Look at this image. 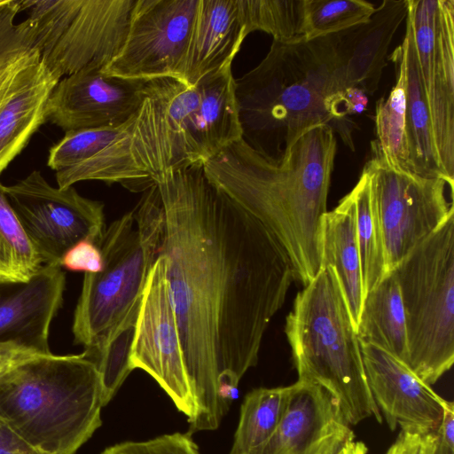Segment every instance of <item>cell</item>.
Wrapping results in <instances>:
<instances>
[{
    "mask_svg": "<svg viewBox=\"0 0 454 454\" xmlns=\"http://www.w3.org/2000/svg\"><path fill=\"white\" fill-rule=\"evenodd\" d=\"M156 185L165 213L159 254L195 403L192 434L220 426L296 278L275 236L202 163L170 170Z\"/></svg>",
    "mask_w": 454,
    "mask_h": 454,
    "instance_id": "6da1fadb",
    "label": "cell"
},
{
    "mask_svg": "<svg viewBox=\"0 0 454 454\" xmlns=\"http://www.w3.org/2000/svg\"><path fill=\"white\" fill-rule=\"evenodd\" d=\"M336 148L334 130L323 124L300 137L280 162L240 139L203 164L207 178L275 236L303 286L322 268V225Z\"/></svg>",
    "mask_w": 454,
    "mask_h": 454,
    "instance_id": "7a4b0ae2",
    "label": "cell"
},
{
    "mask_svg": "<svg viewBox=\"0 0 454 454\" xmlns=\"http://www.w3.org/2000/svg\"><path fill=\"white\" fill-rule=\"evenodd\" d=\"M348 56L341 32L273 40L264 59L234 79L241 140L264 159L280 162L304 133L331 126L326 99L349 87Z\"/></svg>",
    "mask_w": 454,
    "mask_h": 454,
    "instance_id": "3957f363",
    "label": "cell"
},
{
    "mask_svg": "<svg viewBox=\"0 0 454 454\" xmlns=\"http://www.w3.org/2000/svg\"><path fill=\"white\" fill-rule=\"evenodd\" d=\"M102 407L85 351L33 359L0 379V421L40 454H74L101 426Z\"/></svg>",
    "mask_w": 454,
    "mask_h": 454,
    "instance_id": "277c9868",
    "label": "cell"
},
{
    "mask_svg": "<svg viewBox=\"0 0 454 454\" xmlns=\"http://www.w3.org/2000/svg\"><path fill=\"white\" fill-rule=\"evenodd\" d=\"M285 333L298 380L328 391L349 426L371 417L382 422L366 380L356 330L332 267L323 266L297 294Z\"/></svg>",
    "mask_w": 454,
    "mask_h": 454,
    "instance_id": "5b68a950",
    "label": "cell"
},
{
    "mask_svg": "<svg viewBox=\"0 0 454 454\" xmlns=\"http://www.w3.org/2000/svg\"><path fill=\"white\" fill-rule=\"evenodd\" d=\"M164 232L165 213L156 184L144 192L134 209L106 229L98 247L103 270L84 274L74 312V342L87 353L94 351L142 298Z\"/></svg>",
    "mask_w": 454,
    "mask_h": 454,
    "instance_id": "8992f818",
    "label": "cell"
},
{
    "mask_svg": "<svg viewBox=\"0 0 454 454\" xmlns=\"http://www.w3.org/2000/svg\"><path fill=\"white\" fill-rule=\"evenodd\" d=\"M392 270L405 312L407 366L430 386L454 362V210Z\"/></svg>",
    "mask_w": 454,
    "mask_h": 454,
    "instance_id": "52a82bcc",
    "label": "cell"
},
{
    "mask_svg": "<svg viewBox=\"0 0 454 454\" xmlns=\"http://www.w3.org/2000/svg\"><path fill=\"white\" fill-rule=\"evenodd\" d=\"M137 0H21L42 59L58 78L104 69L126 37Z\"/></svg>",
    "mask_w": 454,
    "mask_h": 454,
    "instance_id": "ba28073f",
    "label": "cell"
},
{
    "mask_svg": "<svg viewBox=\"0 0 454 454\" xmlns=\"http://www.w3.org/2000/svg\"><path fill=\"white\" fill-rule=\"evenodd\" d=\"M20 2L0 7V175L46 121L59 81L42 59L34 24L15 22Z\"/></svg>",
    "mask_w": 454,
    "mask_h": 454,
    "instance_id": "9c48e42d",
    "label": "cell"
},
{
    "mask_svg": "<svg viewBox=\"0 0 454 454\" xmlns=\"http://www.w3.org/2000/svg\"><path fill=\"white\" fill-rule=\"evenodd\" d=\"M371 145L372 158L364 167L371 177L389 272L444 222L454 206L446 198V187H450L446 180L395 168L375 140Z\"/></svg>",
    "mask_w": 454,
    "mask_h": 454,
    "instance_id": "30bf717a",
    "label": "cell"
},
{
    "mask_svg": "<svg viewBox=\"0 0 454 454\" xmlns=\"http://www.w3.org/2000/svg\"><path fill=\"white\" fill-rule=\"evenodd\" d=\"M4 191L43 265L60 267L66 252L81 240L99 247L106 231L102 202L73 186L54 187L38 170Z\"/></svg>",
    "mask_w": 454,
    "mask_h": 454,
    "instance_id": "8fae6325",
    "label": "cell"
},
{
    "mask_svg": "<svg viewBox=\"0 0 454 454\" xmlns=\"http://www.w3.org/2000/svg\"><path fill=\"white\" fill-rule=\"evenodd\" d=\"M440 167L454 183V0H407Z\"/></svg>",
    "mask_w": 454,
    "mask_h": 454,
    "instance_id": "7c38bea8",
    "label": "cell"
},
{
    "mask_svg": "<svg viewBox=\"0 0 454 454\" xmlns=\"http://www.w3.org/2000/svg\"><path fill=\"white\" fill-rule=\"evenodd\" d=\"M200 0H137L121 48L103 72L182 82Z\"/></svg>",
    "mask_w": 454,
    "mask_h": 454,
    "instance_id": "4fadbf2b",
    "label": "cell"
},
{
    "mask_svg": "<svg viewBox=\"0 0 454 454\" xmlns=\"http://www.w3.org/2000/svg\"><path fill=\"white\" fill-rule=\"evenodd\" d=\"M131 366L147 372L191 421L195 414L166 276V260L159 254L143 291L136 321Z\"/></svg>",
    "mask_w": 454,
    "mask_h": 454,
    "instance_id": "5bb4252c",
    "label": "cell"
},
{
    "mask_svg": "<svg viewBox=\"0 0 454 454\" xmlns=\"http://www.w3.org/2000/svg\"><path fill=\"white\" fill-rule=\"evenodd\" d=\"M147 82L85 67L58 82L48 99L46 121L65 133L123 124L139 110Z\"/></svg>",
    "mask_w": 454,
    "mask_h": 454,
    "instance_id": "9a60e30c",
    "label": "cell"
},
{
    "mask_svg": "<svg viewBox=\"0 0 454 454\" xmlns=\"http://www.w3.org/2000/svg\"><path fill=\"white\" fill-rule=\"evenodd\" d=\"M360 347L370 391L388 427L436 434L445 399L391 354L363 342Z\"/></svg>",
    "mask_w": 454,
    "mask_h": 454,
    "instance_id": "2e32d148",
    "label": "cell"
},
{
    "mask_svg": "<svg viewBox=\"0 0 454 454\" xmlns=\"http://www.w3.org/2000/svg\"><path fill=\"white\" fill-rule=\"evenodd\" d=\"M354 438L329 392L297 380L276 432L260 454H337Z\"/></svg>",
    "mask_w": 454,
    "mask_h": 454,
    "instance_id": "e0dca14e",
    "label": "cell"
},
{
    "mask_svg": "<svg viewBox=\"0 0 454 454\" xmlns=\"http://www.w3.org/2000/svg\"><path fill=\"white\" fill-rule=\"evenodd\" d=\"M181 129L192 164L202 163L241 139L231 67L185 86Z\"/></svg>",
    "mask_w": 454,
    "mask_h": 454,
    "instance_id": "ac0fdd59",
    "label": "cell"
},
{
    "mask_svg": "<svg viewBox=\"0 0 454 454\" xmlns=\"http://www.w3.org/2000/svg\"><path fill=\"white\" fill-rule=\"evenodd\" d=\"M65 289L62 268L47 265L27 282L0 285V340L51 353L50 328L63 305Z\"/></svg>",
    "mask_w": 454,
    "mask_h": 454,
    "instance_id": "d6986e66",
    "label": "cell"
},
{
    "mask_svg": "<svg viewBox=\"0 0 454 454\" xmlns=\"http://www.w3.org/2000/svg\"><path fill=\"white\" fill-rule=\"evenodd\" d=\"M243 0H200L183 70L182 83L231 67L248 35Z\"/></svg>",
    "mask_w": 454,
    "mask_h": 454,
    "instance_id": "ffe728a7",
    "label": "cell"
},
{
    "mask_svg": "<svg viewBox=\"0 0 454 454\" xmlns=\"http://www.w3.org/2000/svg\"><path fill=\"white\" fill-rule=\"evenodd\" d=\"M407 11V0H384L368 21L343 31L349 50V87H358L367 95L378 89L390 42Z\"/></svg>",
    "mask_w": 454,
    "mask_h": 454,
    "instance_id": "44dd1931",
    "label": "cell"
},
{
    "mask_svg": "<svg viewBox=\"0 0 454 454\" xmlns=\"http://www.w3.org/2000/svg\"><path fill=\"white\" fill-rule=\"evenodd\" d=\"M332 267L339 279L354 325H358L364 293L354 198L348 193L324 215L322 267Z\"/></svg>",
    "mask_w": 454,
    "mask_h": 454,
    "instance_id": "7402d4cb",
    "label": "cell"
},
{
    "mask_svg": "<svg viewBox=\"0 0 454 454\" xmlns=\"http://www.w3.org/2000/svg\"><path fill=\"white\" fill-rule=\"evenodd\" d=\"M398 49L405 74L410 172L424 177H441L453 188L454 183L445 176L439 164L428 106L419 76L412 30L407 20L405 35Z\"/></svg>",
    "mask_w": 454,
    "mask_h": 454,
    "instance_id": "603a6c76",
    "label": "cell"
},
{
    "mask_svg": "<svg viewBox=\"0 0 454 454\" xmlns=\"http://www.w3.org/2000/svg\"><path fill=\"white\" fill-rule=\"evenodd\" d=\"M356 334L360 342L382 348L407 365L405 312L393 270L364 297Z\"/></svg>",
    "mask_w": 454,
    "mask_h": 454,
    "instance_id": "cb8c5ba5",
    "label": "cell"
},
{
    "mask_svg": "<svg viewBox=\"0 0 454 454\" xmlns=\"http://www.w3.org/2000/svg\"><path fill=\"white\" fill-rule=\"evenodd\" d=\"M295 383L250 391L240 408L239 422L230 454H260L276 432Z\"/></svg>",
    "mask_w": 454,
    "mask_h": 454,
    "instance_id": "d4e9b609",
    "label": "cell"
},
{
    "mask_svg": "<svg viewBox=\"0 0 454 454\" xmlns=\"http://www.w3.org/2000/svg\"><path fill=\"white\" fill-rule=\"evenodd\" d=\"M351 193L356 207V236L364 297L388 273L371 177L365 167Z\"/></svg>",
    "mask_w": 454,
    "mask_h": 454,
    "instance_id": "484cf974",
    "label": "cell"
},
{
    "mask_svg": "<svg viewBox=\"0 0 454 454\" xmlns=\"http://www.w3.org/2000/svg\"><path fill=\"white\" fill-rule=\"evenodd\" d=\"M390 59L396 69V82L387 98H380L375 107V140L386 160L393 167L410 171L406 135V86L400 51Z\"/></svg>",
    "mask_w": 454,
    "mask_h": 454,
    "instance_id": "4316f807",
    "label": "cell"
},
{
    "mask_svg": "<svg viewBox=\"0 0 454 454\" xmlns=\"http://www.w3.org/2000/svg\"><path fill=\"white\" fill-rule=\"evenodd\" d=\"M141 299L102 339L98 348L87 353L98 367L103 406H106L133 371L130 362L136 321Z\"/></svg>",
    "mask_w": 454,
    "mask_h": 454,
    "instance_id": "83f0119b",
    "label": "cell"
},
{
    "mask_svg": "<svg viewBox=\"0 0 454 454\" xmlns=\"http://www.w3.org/2000/svg\"><path fill=\"white\" fill-rule=\"evenodd\" d=\"M42 267L0 183V285L27 282Z\"/></svg>",
    "mask_w": 454,
    "mask_h": 454,
    "instance_id": "f1b7e54d",
    "label": "cell"
},
{
    "mask_svg": "<svg viewBox=\"0 0 454 454\" xmlns=\"http://www.w3.org/2000/svg\"><path fill=\"white\" fill-rule=\"evenodd\" d=\"M365 0H304L302 36L311 40L368 21L375 12Z\"/></svg>",
    "mask_w": 454,
    "mask_h": 454,
    "instance_id": "f546056e",
    "label": "cell"
},
{
    "mask_svg": "<svg viewBox=\"0 0 454 454\" xmlns=\"http://www.w3.org/2000/svg\"><path fill=\"white\" fill-rule=\"evenodd\" d=\"M303 4L304 0H243L249 34L262 31L277 41L303 37Z\"/></svg>",
    "mask_w": 454,
    "mask_h": 454,
    "instance_id": "4dcf8cb0",
    "label": "cell"
},
{
    "mask_svg": "<svg viewBox=\"0 0 454 454\" xmlns=\"http://www.w3.org/2000/svg\"><path fill=\"white\" fill-rule=\"evenodd\" d=\"M100 454H200L189 433L163 434L142 442H123Z\"/></svg>",
    "mask_w": 454,
    "mask_h": 454,
    "instance_id": "1f68e13d",
    "label": "cell"
},
{
    "mask_svg": "<svg viewBox=\"0 0 454 454\" xmlns=\"http://www.w3.org/2000/svg\"><path fill=\"white\" fill-rule=\"evenodd\" d=\"M367 105L368 95L358 87H348L328 97L326 108L334 121L333 130L340 132V121L348 114H363Z\"/></svg>",
    "mask_w": 454,
    "mask_h": 454,
    "instance_id": "d6a6232c",
    "label": "cell"
},
{
    "mask_svg": "<svg viewBox=\"0 0 454 454\" xmlns=\"http://www.w3.org/2000/svg\"><path fill=\"white\" fill-rule=\"evenodd\" d=\"M60 267L70 271L98 273L104 260L99 247L90 240H81L69 248L60 261Z\"/></svg>",
    "mask_w": 454,
    "mask_h": 454,
    "instance_id": "836d02e7",
    "label": "cell"
},
{
    "mask_svg": "<svg viewBox=\"0 0 454 454\" xmlns=\"http://www.w3.org/2000/svg\"><path fill=\"white\" fill-rule=\"evenodd\" d=\"M51 354L15 341L0 340V379L26 362Z\"/></svg>",
    "mask_w": 454,
    "mask_h": 454,
    "instance_id": "e575fe53",
    "label": "cell"
},
{
    "mask_svg": "<svg viewBox=\"0 0 454 454\" xmlns=\"http://www.w3.org/2000/svg\"><path fill=\"white\" fill-rule=\"evenodd\" d=\"M437 441V434L401 431L386 454H434Z\"/></svg>",
    "mask_w": 454,
    "mask_h": 454,
    "instance_id": "d590c367",
    "label": "cell"
},
{
    "mask_svg": "<svg viewBox=\"0 0 454 454\" xmlns=\"http://www.w3.org/2000/svg\"><path fill=\"white\" fill-rule=\"evenodd\" d=\"M0 454H40L0 421Z\"/></svg>",
    "mask_w": 454,
    "mask_h": 454,
    "instance_id": "8d00e7d4",
    "label": "cell"
},
{
    "mask_svg": "<svg viewBox=\"0 0 454 454\" xmlns=\"http://www.w3.org/2000/svg\"><path fill=\"white\" fill-rule=\"evenodd\" d=\"M442 407V418L436 434L442 442L454 449V404L445 400Z\"/></svg>",
    "mask_w": 454,
    "mask_h": 454,
    "instance_id": "74e56055",
    "label": "cell"
},
{
    "mask_svg": "<svg viewBox=\"0 0 454 454\" xmlns=\"http://www.w3.org/2000/svg\"><path fill=\"white\" fill-rule=\"evenodd\" d=\"M367 448L362 442L355 441V438L348 441L337 454H366Z\"/></svg>",
    "mask_w": 454,
    "mask_h": 454,
    "instance_id": "f35d334b",
    "label": "cell"
},
{
    "mask_svg": "<svg viewBox=\"0 0 454 454\" xmlns=\"http://www.w3.org/2000/svg\"><path fill=\"white\" fill-rule=\"evenodd\" d=\"M434 454H454V449L448 447L446 444L442 442L438 438L436 448Z\"/></svg>",
    "mask_w": 454,
    "mask_h": 454,
    "instance_id": "ab89813d",
    "label": "cell"
},
{
    "mask_svg": "<svg viewBox=\"0 0 454 454\" xmlns=\"http://www.w3.org/2000/svg\"><path fill=\"white\" fill-rule=\"evenodd\" d=\"M10 0H0V7L5 5Z\"/></svg>",
    "mask_w": 454,
    "mask_h": 454,
    "instance_id": "60d3db41",
    "label": "cell"
}]
</instances>
